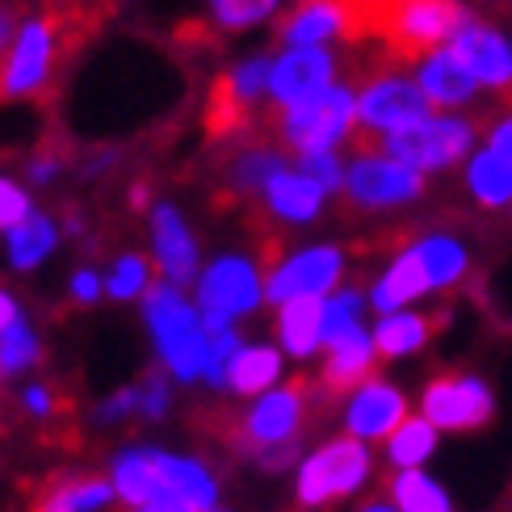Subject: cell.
<instances>
[{
	"mask_svg": "<svg viewBox=\"0 0 512 512\" xmlns=\"http://www.w3.org/2000/svg\"><path fill=\"white\" fill-rule=\"evenodd\" d=\"M336 84V55L328 47H290L273 59L269 101L277 110H294Z\"/></svg>",
	"mask_w": 512,
	"mask_h": 512,
	"instance_id": "cell-15",
	"label": "cell"
},
{
	"mask_svg": "<svg viewBox=\"0 0 512 512\" xmlns=\"http://www.w3.org/2000/svg\"><path fill=\"white\" fill-rule=\"evenodd\" d=\"M152 252H156V273L168 286H189L198 282V244L194 231L181 219L173 202H156L152 210Z\"/></svg>",
	"mask_w": 512,
	"mask_h": 512,
	"instance_id": "cell-17",
	"label": "cell"
},
{
	"mask_svg": "<svg viewBox=\"0 0 512 512\" xmlns=\"http://www.w3.org/2000/svg\"><path fill=\"white\" fill-rule=\"evenodd\" d=\"M466 194L483 210L512 206V164L500 152H492V147H479V152L466 160Z\"/></svg>",
	"mask_w": 512,
	"mask_h": 512,
	"instance_id": "cell-27",
	"label": "cell"
},
{
	"mask_svg": "<svg viewBox=\"0 0 512 512\" xmlns=\"http://www.w3.org/2000/svg\"><path fill=\"white\" fill-rule=\"evenodd\" d=\"M387 500L399 512H454L450 492L424 471H395L387 483Z\"/></svg>",
	"mask_w": 512,
	"mask_h": 512,
	"instance_id": "cell-33",
	"label": "cell"
},
{
	"mask_svg": "<svg viewBox=\"0 0 512 512\" xmlns=\"http://www.w3.org/2000/svg\"><path fill=\"white\" fill-rule=\"evenodd\" d=\"M13 38H17L13 5H5V0H0V63H5V55H9V47H13Z\"/></svg>",
	"mask_w": 512,
	"mask_h": 512,
	"instance_id": "cell-47",
	"label": "cell"
},
{
	"mask_svg": "<svg viewBox=\"0 0 512 512\" xmlns=\"http://www.w3.org/2000/svg\"><path fill=\"white\" fill-rule=\"evenodd\" d=\"M244 349V340L236 328H215L210 332V357H206V382L215 391H227V370L231 361H236V353Z\"/></svg>",
	"mask_w": 512,
	"mask_h": 512,
	"instance_id": "cell-38",
	"label": "cell"
},
{
	"mask_svg": "<svg viewBox=\"0 0 512 512\" xmlns=\"http://www.w3.org/2000/svg\"><path fill=\"white\" fill-rule=\"evenodd\" d=\"M0 374H5V370H0Z\"/></svg>",
	"mask_w": 512,
	"mask_h": 512,
	"instance_id": "cell-52",
	"label": "cell"
},
{
	"mask_svg": "<svg viewBox=\"0 0 512 512\" xmlns=\"http://www.w3.org/2000/svg\"><path fill=\"white\" fill-rule=\"evenodd\" d=\"M433 328H437V324H433V319L424 315V311H391V315H382L378 324H374V345H378V357L399 361V357L420 353L424 345H429Z\"/></svg>",
	"mask_w": 512,
	"mask_h": 512,
	"instance_id": "cell-28",
	"label": "cell"
},
{
	"mask_svg": "<svg viewBox=\"0 0 512 512\" xmlns=\"http://www.w3.org/2000/svg\"><path fill=\"white\" fill-rule=\"evenodd\" d=\"M110 483L122 512H210L219 508V479L202 458L131 445L114 454Z\"/></svg>",
	"mask_w": 512,
	"mask_h": 512,
	"instance_id": "cell-1",
	"label": "cell"
},
{
	"mask_svg": "<svg viewBox=\"0 0 512 512\" xmlns=\"http://www.w3.org/2000/svg\"><path fill=\"white\" fill-rule=\"evenodd\" d=\"M131 202H135V206L147 202V185H131Z\"/></svg>",
	"mask_w": 512,
	"mask_h": 512,
	"instance_id": "cell-50",
	"label": "cell"
},
{
	"mask_svg": "<svg viewBox=\"0 0 512 512\" xmlns=\"http://www.w3.org/2000/svg\"><path fill=\"white\" fill-rule=\"evenodd\" d=\"M475 139H479V122L462 114H429L387 139H378V152H387L391 160L429 177V173H445V168L471 160Z\"/></svg>",
	"mask_w": 512,
	"mask_h": 512,
	"instance_id": "cell-6",
	"label": "cell"
},
{
	"mask_svg": "<svg viewBox=\"0 0 512 512\" xmlns=\"http://www.w3.org/2000/svg\"><path fill=\"white\" fill-rule=\"evenodd\" d=\"M152 261L143 252H122L118 261L105 273V294L118 298V303H131V298H143L152 290Z\"/></svg>",
	"mask_w": 512,
	"mask_h": 512,
	"instance_id": "cell-34",
	"label": "cell"
},
{
	"mask_svg": "<svg viewBox=\"0 0 512 512\" xmlns=\"http://www.w3.org/2000/svg\"><path fill=\"white\" fill-rule=\"evenodd\" d=\"M361 311H366V294L361 290H336L324 298V349L332 340H340L345 332L361 328Z\"/></svg>",
	"mask_w": 512,
	"mask_h": 512,
	"instance_id": "cell-37",
	"label": "cell"
},
{
	"mask_svg": "<svg viewBox=\"0 0 512 512\" xmlns=\"http://www.w3.org/2000/svg\"><path fill=\"white\" fill-rule=\"evenodd\" d=\"M42 361V340L26 319H13V324L0 332V370L5 374H26Z\"/></svg>",
	"mask_w": 512,
	"mask_h": 512,
	"instance_id": "cell-35",
	"label": "cell"
},
{
	"mask_svg": "<svg viewBox=\"0 0 512 512\" xmlns=\"http://www.w3.org/2000/svg\"><path fill=\"white\" fill-rule=\"evenodd\" d=\"M454 55L475 72V80L483 89H496L512 97V42L496 30V26H483V21H471L454 42Z\"/></svg>",
	"mask_w": 512,
	"mask_h": 512,
	"instance_id": "cell-20",
	"label": "cell"
},
{
	"mask_svg": "<svg viewBox=\"0 0 512 512\" xmlns=\"http://www.w3.org/2000/svg\"><path fill=\"white\" fill-rule=\"evenodd\" d=\"M345 198L353 210H366V215L408 206L424 198V173L391 160L378 147H357V156L345 168Z\"/></svg>",
	"mask_w": 512,
	"mask_h": 512,
	"instance_id": "cell-10",
	"label": "cell"
},
{
	"mask_svg": "<svg viewBox=\"0 0 512 512\" xmlns=\"http://www.w3.org/2000/svg\"><path fill=\"white\" fill-rule=\"evenodd\" d=\"M307 420H311V382L294 378V382H282V387L265 391L261 399H252V408L240 416L231 437L261 462L277 450H294L298 433L307 429Z\"/></svg>",
	"mask_w": 512,
	"mask_h": 512,
	"instance_id": "cell-8",
	"label": "cell"
},
{
	"mask_svg": "<svg viewBox=\"0 0 512 512\" xmlns=\"http://www.w3.org/2000/svg\"><path fill=\"white\" fill-rule=\"evenodd\" d=\"M370 475H374L370 445L349 437V433L332 437L298 462L294 500L303 508H328L336 500H349L353 492H361V487L370 483Z\"/></svg>",
	"mask_w": 512,
	"mask_h": 512,
	"instance_id": "cell-5",
	"label": "cell"
},
{
	"mask_svg": "<svg viewBox=\"0 0 512 512\" xmlns=\"http://www.w3.org/2000/svg\"><path fill=\"white\" fill-rule=\"evenodd\" d=\"M433 294V282H429V269H424L416 244L399 248L395 261L378 273V282L370 286V307L378 315H391V311H408L416 298Z\"/></svg>",
	"mask_w": 512,
	"mask_h": 512,
	"instance_id": "cell-22",
	"label": "cell"
},
{
	"mask_svg": "<svg viewBox=\"0 0 512 512\" xmlns=\"http://www.w3.org/2000/svg\"><path fill=\"white\" fill-rule=\"evenodd\" d=\"M324 189H319L307 173H298V168H286V173H277L269 185H265V215L277 219V223H290V227H307L324 215Z\"/></svg>",
	"mask_w": 512,
	"mask_h": 512,
	"instance_id": "cell-23",
	"label": "cell"
},
{
	"mask_svg": "<svg viewBox=\"0 0 512 512\" xmlns=\"http://www.w3.org/2000/svg\"><path fill=\"white\" fill-rule=\"evenodd\" d=\"M357 38H378L391 59H424L471 26L462 0H349Z\"/></svg>",
	"mask_w": 512,
	"mask_h": 512,
	"instance_id": "cell-2",
	"label": "cell"
},
{
	"mask_svg": "<svg viewBox=\"0 0 512 512\" xmlns=\"http://www.w3.org/2000/svg\"><path fill=\"white\" fill-rule=\"evenodd\" d=\"M269 80H273V59L269 55H248L240 63L215 80L210 89V110H206V126L210 135H231L248 122V114L256 110V101L269 97Z\"/></svg>",
	"mask_w": 512,
	"mask_h": 512,
	"instance_id": "cell-14",
	"label": "cell"
},
{
	"mask_svg": "<svg viewBox=\"0 0 512 512\" xmlns=\"http://www.w3.org/2000/svg\"><path fill=\"white\" fill-rule=\"evenodd\" d=\"M55 244H59L55 223L34 210L26 223H17V227L9 231V240H5V248H9V265H13L17 273H30V269H38V265L55 252Z\"/></svg>",
	"mask_w": 512,
	"mask_h": 512,
	"instance_id": "cell-31",
	"label": "cell"
},
{
	"mask_svg": "<svg viewBox=\"0 0 512 512\" xmlns=\"http://www.w3.org/2000/svg\"><path fill=\"white\" fill-rule=\"evenodd\" d=\"M420 416L437 433H479L496 416V395L479 374H441L420 391Z\"/></svg>",
	"mask_w": 512,
	"mask_h": 512,
	"instance_id": "cell-11",
	"label": "cell"
},
{
	"mask_svg": "<svg viewBox=\"0 0 512 512\" xmlns=\"http://www.w3.org/2000/svg\"><path fill=\"white\" fill-rule=\"evenodd\" d=\"M265 265L252 261L244 252H227L215 256L202 273H198V311L206 332L215 328H236V319L252 315L265 298Z\"/></svg>",
	"mask_w": 512,
	"mask_h": 512,
	"instance_id": "cell-9",
	"label": "cell"
},
{
	"mask_svg": "<svg viewBox=\"0 0 512 512\" xmlns=\"http://www.w3.org/2000/svg\"><path fill=\"white\" fill-rule=\"evenodd\" d=\"M437 429L424 416H408L387 441V462L391 471H424V462L437 454Z\"/></svg>",
	"mask_w": 512,
	"mask_h": 512,
	"instance_id": "cell-32",
	"label": "cell"
},
{
	"mask_svg": "<svg viewBox=\"0 0 512 512\" xmlns=\"http://www.w3.org/2000/svg\"><path fill=\"white\" fill-rule=\"evenodd\" d=\"M277 173H286L282 152H273V147L252 143V147H244V152H236V160L227 164V189H231L236 198L265 194V185H269Z\"/></svg>",
	"mask_w": 512,
	"mask_h": 512,
	"instance_id": "cell-30",
	"label": "cell"
},
{
	"mask_svg": "<svg viewBox=\"0 0 512 512\" xmlns=\"http://www.w3.org/2000/svg\"><path fill=\"white\" fill-rule=\"evenodd\" d=\"M63 51H68V13H59V9L30 13L17 26L13 47L5 63H0V97L21 101V97L47 93Z\"/></svg>",
	"mask_w": 512,
	"mask_h": 512,
	"instance_id": "cell-4",
	"label": "cell"
},
{
	"mask_svg": "<svg viewBox=\"0 0 512 512\" xmlns=\"http://www.w3.org/2000/svg\"><path fill=\"white\" fill-rule=\"evenodd\" d=\"M416 252L424 269H429V282H433V294L437 290H454L466 273H471V252L458 236H445V231H429V236L416 240Z\"/></svg>",
	"mask_w": 512,
	"mask_h": 512,
	"instance_id": "cell-29",
	"label": "cell"
},
{
	"mask_svg": "<svg viewBox=\"0 0 512 512\" xmlns=\"http://www.w3.org/2000/svg\"><path fill=\"white\" fill-rule=\"evenodd\" d=\"M378 345L370 328H353L324 349V366H319V391L324 395H353L361 382L374 378Z\"/></svg>",
	"mask_w": 512,
	"mask_h": 512,
	"instance_id": "cell-19",
	"label": "cell"
},
{
	"mask_svg": "<svg viewBox=\"0 0 512 512\" xmlns=\"http://www.w3.org/2000/svg\"><path fill=\"white\" fill-rule=\"evenodd\" d=\"M143 319H147V332H152L156 353L168 374L181 382L206 378L210 332L202 324V311L181 294V286L156 282L143 294Z\"/></svg>",
	"mask_w": 512,
	"mask_h": 512,
	"instance_id": "cell-3",
	"label": "cell"
},
{
	"mask_svg": "<svg viewBox=\"0 0 512 512\" xmlns=\"http://www.w3.org/2000/svg\"><path fill=\"white\" fill-rule=\"evenodd\" d=\"M345 277V252L336 244L298 248L282 261H273L265 273V298L273 307H286L294 298H328Z\"/></svg>",
	"mask_w": 512,
	"mask_h": 512,
	"instance_id": "cell-13",
	"label": "cell"
},
{
	"mask_svg": "<svg viewBox=\"0 0 512 512\" xmlns=\"http://www.w3.org/2000/svg\"><path fill=\"white\" fill-rule=\"evenodd\" d=\"M487 147H492V152H500L508 164H512V114H504L492 131H487Z\"/></svg>",
	"mask_w": 512,
	"mask_h": 512,
	"instance_id": "cell-46",
	"label": "cell"
},
{
	"mask_svg": "<svg viewBox=\"0 0 512 512\" xmlns=\"http://www.w3.org/2000/svg\"><path fill=\"white\" fill-rule=\"evenodd\" d=\"M282 387V349L277 345H244L227 370V391L240 399H261Z\"/></svg>",
	"mask_w": 512,
	"mask_h": 512,
	"instance_id": "cell-26",
	"label": "cell"
},
{
	"mask_svg": "<svg viewBox=\"0 0 512 512\" xmlns=\"http://www.w3.org/2000/svg\"><path fill=\"white\" fill-rule=\"evenodd\" d=\"M277 340L282 353L294 361H307L324 349V298H294V303L277 307Z\"/></svg>",
	"mask_w": 512,
	"mask_h": 512,
	"instance_id": "cell-25",
	"label": "cell"
},
{
	"mask_svg": "<svg viewBox=\"0 0 512 512\" xmlns=\"http://www.w3.org/2000/svg\"><path fill=\"white\" fill-rule=\"evenodd\" d=\"M13 319H21V311H17V298H13L5 286H0V332H5V328L13 324Z\"/></svg>",
	"mask_w": 512,
	"mask_h": 512,
	"instance_id": "cell-48",
	"label": "cell"
},
{
	"mask_svg": "<svg viewBox=\"0 0 512 512\" xmlns=\"http://www.w3.org/2000/svg\"><path fill=\"white\" fill-rule=\"evenodd\" d=\"M63 168V147L59 143H42L38 152L30 156V164H26V177L34 181V185H47L55 173Z\"/></svg>",
	"mask_w": 512,
	"mask_h": 512,
	"instance_id": "cell-43",
	"label": "cell"
},
{
	"mask_svg": "<svg viewBox=\"0 0 512 512\" xmlns=\"http://www.w3.org/2000/svg\"><path fill=\"white\" fill-rule=\"evenodd\" d=\"M408 395L387 378H370L345 399V433L357 441H391V433L408 420Z\"/></svg>",
	"mask_w": 512,
	"mask_h": 512,
	"instance_id": "cell-16",
	"label": "cell"
},
{
	"mask_svg": "<svg viewBox=\"0 0 512 512\" xmlns=\"http://www.w3.org/2000/svg\"><path fill=\"white\" fill-rule=\"evenodd\" d=\"M269 131L294 147L298 156L307 152H336L357 131V89L349 84H332L319 97L294 105V110H277L269 118Z\"/></svg>",
	"mask_w": 512,
	"mask_h": 512,
	"instance_id": "cell-7",
	"label": "cell"
},
{
	"mask_svg": "<svg viewBox=\"0 0 512 512\" xmlns=\"http://www.w3.org/2000/svg\"><path fill=\"white\" fill-rule=\"evenodd\" d=\"M282 0H210V17H215L219 30H252V26H265L269 17H277Z\"/></svg>",
	"mask_w": 512,
	"mask_h": 512,
	"instance_id": "cell-36",
	"label": "cell"
},
{
	"mask_svg": "<svg viewBox=\"0 0 512 512\" xmlns=\"http://www.w3.org/2000/svg\"><path fill=\"white\" fill-rule=\"evenodd\" d=\"M210 512H227V508H210Z\"/></svg>",
	"mask_w": 512,
	"mask_h": 512,
	"instance_id": "cell-51",
	"label": "cell"
},
{
	"mask_svg": "<svg viewBox=\"0 0 512 512\" xmlns=\"http://www.w3.org/2000/svg\"><path fill=\"white\" fill-rule=\"evenodd\" d=\"M101 290H105V282H101V273H97V269H76V277H72V298H76L80 307L97 303Z\"/></svg>",
	"mask_w": 512,
	"mask_h": 512,
	"instance_id": "cell-45",
	"label": "cell"
},
{
	"mask_svg": "<svg viewBox=\"0 0 512 512\" xmlns=\"http://www.w3.org/2000/svg\"><path fill=\"white\" fill-rule=\"evenodd\" d=\"M118 496L105 475H59L42 487L34 512H105Z\"/></svg>",
	"mask_w": 512,
	"mask_h": 512,
	"instance_id": "cell-24",
	"label": "cell"
},
{
	"mask_svg": "<svg viewBox=\"0 0 512 512\" xmlns=\"http://www.w3.org/2000/svg\"><path fill=\"white\" fill-rule=\"evenodd\" d=\"M429 114H433V101L420 89V80L382 72V76H370L357 89V131L361 135L387 139V135L403 131V126H412Z\"/></svg>",
	"mask_w": 512,
	"mask_h": 512,
	"instance_id": "cell-12",
	"label": "cell"
},
{
	"mask_svg": "<svg viewBox=\"0 0 512 512\" xmlns=\"http://www.w3.org/2000/svg\"><path fill=\"white\" fill-rule=\"evenodd\" d=\"M63 408H68V403H63L59 391L47 387V382H34V387L21 391V412L34 416V420H51V416H59Z\"/></svg>",
	"mask_w": 512,
	"mask_h": 512,
	"instance_id": "cell-41",
	"label": "cell"
},
{
	"mask_svg": "<svg viewBox=\"0 0 512 512\" xmlns=\"http://www.w3.org/2000/svg\"><path fill=\"white\" fill-rule=\"evenodd\" d=\"M277 38L286 42V51L290 47H328L336 38L357 42L349 0H298L282 17V26H277Z\"/></svg>",
	"mask_w": 512,
	"mask_h": 512,
	"instance_id": "cell-18",
	"label": "cell"
},
{
	"mask_svg": "<svg viewBox=\"0 0 512 512\" xmlns=\"http://www.w3.org/2000/svg\"><path fill=\"white\" fill-rule=\"evenodd\" d=\"M345 168L349 164H340L336 152H307V156H298V173H307L324 194H336V189H345Z\"/></svg>",
	"mask_w": 512,
	"mask_h": 512,
	"instance_id": "cell-39",
	"label": "cell"
},
{
	"mask_svg": "<svg viewBox=\"0 0 512 512\" xmlns=\"http://www.w3.org/2000/svg\"><path fill=\"white\" fill-rule=\"evenodd\" d=\"M139 391H143V416L147 420H160L168 412V374H152Z\"/></svg>",
	"mask_w": 512,
	"mask_h": 512,
	"instance_id": "cell-44",
	"label": "cell"
},
{
	"mask_svg": "<svg viewBox=\"0 0 512 512\" xmlns=\"http://www.w3.org/2000/svg\"><path fill=\"white\" fill-rule=\"evenodd\" d=\"M416 80H420V89L429 93V101L441 105V110H450V114L462 110V105H471L483 89V84L475 80V72L454 55V47H441L433 55H424L416 63Z\"/></svg>",
	"mask_w": 512,
	"mask_h": 512,
	"instance_id": "cell-21",
	"label": "cell"
},
{
	"mask_svg": "<svg viewBox=\"0 0 512 512\" xmlns=\"http://www.w3.org/2000/svg\"><path fill=\"white\" fill-rule=\"evenodd\" d=\"M143 416V391L139 387H122V391H114L110 399L97 408V424H118V420H126V416Z\"/></svg>",
	"mask_w": 512,
	"mask_h": 512,
	"instance_id": "cell-42",
	"label": "cell"
},
{
	"mask_svg": "<svg viewBox=\"0 0 512 512\" xmlns=\"http://www.w3.org/2000/svg\"><path fill=\"white\" fill-rule=\"evenodd\" d=\"M357 512H399V508H395L387 496H382V500H366V504H361Z\"/></svg>",
	"mask_w": 512,
	"mask_h": 512,
	"instance_id": "cell-49",
	"label": "cell"
},
{
	"mask_svg": "<svg viewBox=\"0 0 512 512\" xmlns=\"http://www.w3.org/2000/svg\"><path fill=\"white\" fill-rule=\"evenodd\" d=\"M34 215V206H30V194L21 189L13 177H0V231H9L17 227V223H26Z\"/></svg>",
	"mask_w": 512,
	"mask_h": 512,
	"instance_id": "cell-40",
	"label": "cell"
}]
</instances>
